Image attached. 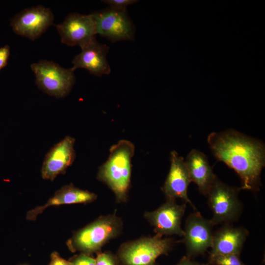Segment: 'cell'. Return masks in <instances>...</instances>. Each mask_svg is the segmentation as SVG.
<instances>
[{
    "label": "cell",
    "instance_id": "cell-19",
    "mask_svg": "<svg viewBox=\"0 0 265 265\" xmlns=\"http://www.w3.org/2000/svg\"><path fill=\"white\" fill-rule=\"evenodd\" d=\"M96 265H119V261L116 256L112 253L106 251L99 252L95 259Z\"/></svg>",
    "mask_w": 265,
    "mask_h": 265
},
{
    "label": "cell",
    "instance_id": "cell-5",
    "mask_svg": "<svg viewBox=\"0 0 265 265\" xmlns=\"http://www.w3.org/2000/svg\"><path fill=\"white\" fill-rule=\"evenodd\" d=\"M240 189V187L229 186L216 178L206 195L212 212L210 220L213 226L229 224L238 219L243 209L238 198Z\"/></svg>",
    "mask_w": 265,
    "mask_h": 265
},
{
    "label": "cell",
    "instance_id": "cell-20",
    "mask_svg": "<svg viewBox=\"0 0 265 265\" xmlns=\"http://www.w3.org/2000/svg\"><path fill=\"white\" fill-rule=\"evenodd\" d=\"M102 1L109 5V7L114 10L126 11L128 6L136 3V0H104Z\"/></svg>",
    "mask_w": 265,
    "mask_h": 265
},
{
    "label": "cell",
    "instance_id": "cell-18",
    "mask_svg": "<svg viewBox=\"0 0 265 265\" xmlns=\"http://www.w3.org/2000/svg\"><path fill=\"white\" fill-rule=\"evenodd\" d=\"M238 254L224 255H209L208 261L206 265H246Z\"/></svg>",
    "mask_w": 265,
    "mask_h": 265
},
{
    "label": "cell",
    "instance_id": "cell-16",
    "mask_svg": "<svg viewBox=\"0 0 265 265\" xmlns=\"http://www.w3.org/2000/svg\"><path fill=\"white\" fill-rule=\"evenodd\" d=\"M97 197L96 194L80 189L72 184L65 185L57 190L45 205L29 211L26 213V218L29 220H35L37 216L48 207L65 204H87L93 202Z\"/></svg>",
    "mask_w": 265,
    "mask_h": 265
},
{
    "label": "cell",
    "instance_id": "cell-21",
    "mask_svg": "<svg viewBox=\"0 0 265 265\" xmlns=\"http://www.w3.org/2000/svg\"><path fill=\"white\" fill-rule=\"evenodd\" d=\"M69 261L72 265H96L95 259L82 253L73 257Z\"/></svg>",
    "mask_w": 265,
    "mask_h": 265
},
{
    "label": "cell",
    "instance_id": "cell-1",
    "mask_svg": "<svg viewBox=\"0 0 265 265\" xmlns=\"http://www.w3.org/2000/svg\"><path fill=\"white\" fill-rule=\"evenodd\" d=\"M207 141L215 158L238 174L241 189L259 190L265 164V147L262 142L233 130L212 132Z\"/></svg>",
    "mask_w": 265,
    "mask_h": 265
},
{
    "label": "cell",
    "instance_id": "cell-8",
    "mask_svg": "<svg viewBox=\"0 0 265 265\" xmlns=\"http://www.w3.org/2000/svg\"><path fill=\"white\" fill-rule=\"evenodd\" d=\"M213 227L211 220L204 218L199 212L187 216L182 241L185 245L187 257L193 259L203 255L211 247Z\"/></svg>",
    "mask_w": 265,
    "mask_h": 265
},
{
    "label": "cell",
    "instance_id": "cell-25",
    "mask_svg": "<svg viewBox=\"0 0 265 265\" xmlns=\"http://www.w3.org/2000/svg\"><path fill=\"white\" fill-rule=\"evenodd\" d=\"M27 265L23 264V265Z\"/></svg>",
    "mask_w": 265,
    "mask_h": 265
},
{
    "label": "cell",
    "instance_id": "cell-17",
    "mask_svg": "<svg viewBox=\"0 0 265 265\" xmlns=\"http://www.w3.org/2000/svg\"><path fill=\"white\" fill-rule=\"evenodd\" d=\"M185 162L191 182L197 186L201 194L206 196L217 178L207 156L197 150L192 149L188 154Z\"/></svg>",
    "mask_w": 265,
    "mask_h": 265
},
{
    "label": "cell",
    "instance_id": "cell-3",
    "mask_svg": "<svg viewBox=\"0 0 265 265\" xmlns=\"http://www.w3.org/2000/svg\"><path fill=\"white\" fill-rule=\"evenodd\" d=\"M122 225L121 219L115 212L101 216L75 233L67 246L73 252L79 251L88 255L98 253L106 243L120 235Z\"/></svg>",
    "mask_w": 265,
    "mask_h": 265
},
{
    "label": "cell",
    "instance_id": "cell-13",
    "mask_svg": "<svg viewBox=\"0 0 265 265\" xmlns=\"http://www.w3.org/2000/svg\"><path fill=\"white\" fill-rule=\"evenodd\" d=\"M75 139L67 136L55 144L46 155L41 168L43 179L53 181L58 175L64 174L76 157Z\"/></svg>",
    "mask_w": 265,
    "mask_h": 265
},
{
    "label": "cell",
    "instance_id": "cell-24",
    "mask_svg": "<svg viewBox=\"0 0 265 265\" xmlns=\"http://www.w3.org/2000/svg\"><path fill=\"white\" fill-rule=\"evenodd\" d=\"M176 265H206V264L196 262L185 256Z\"/></svg>",
    "mask_w": 265,
    "mask_h": 265
},
{
    "label": "cell",
    "instance_id": "cell-23",
    "mask_svg": "<svg viewBox=\"0 0 265 265\" xmlns=\"http://www.w3.org/2000/svg\"><path fill=\"white\" fill-rule=\"evenodd\" d=\"M49 265H72V264L70 261L61 257L56 252H53L51 255V261Z\"/></svg>",
    "mask_w": 265,
    "mask_h": 265
},
{
    "label": "cell",
    "instance_id": "cell-9",
    "mask_svg": "<svg viewBox=\"0 0 265 265\" xmlns=\"http://www.w3.org/2000/svg\"><path fill=\"white\" fill-rule=\"evenodd\" d=\"M55 26L61 42L68 46H79L81 48L95 39L97 34L91 14L70 13Z\"/></svg>",
    "mask_w": 265,
    "mask_h": 265
},
{
    "label": "cell",
    "instance_id": "cell-4",
    "mask_svg": "<svg viewBox=\"0 0 265 265\" xmlns=\"http://www.w3.org/2000/svg\"><path fill=\"white\" fill-rule=\"evenodd\" d=\"M156 234L130 241L121 245L116 256L120 265H157V259L168 255L176 242Z\"/></svg>",
    "mask_w": 265,
    "mask_h": 265
},
{
    "label": "cell",
    "instance_id": "cell-11",
    "mask_svg": "<svg viewBox=\"0 0 265 265\" xmlns=\"http://www.w3.org/2000/svg\"><path fill=\"white\" fill-rule=\"evenodd\" d=\"M186 207V203L178 205L175 201L167 200L157 210L146 212L144 217L154 227L156 234L183 237L181 222Z\"/></svg>",
    "mask_w": 265,
    "mask_h": 265
},
{
    "label": "cell",
    "instance_id": "cell-7",
    "mask_svg": "<svg viewBox=\"0 0 265 265\" xmlns=\"http://www.w3.org/2000/svg\"><path fill=\"white\" fill-rule=\"evenodd\" d=\"M91 14L96 23L97 34L111 42L134 40L135 28L127 11L108 7Z\"/></svg>",
    "mask_w": 265,
    "mask_h": 265
},
{
    "label": "cell",
    "instance_id": "cell-10",
    "mask_svg": "<svg viewBox=\"0 0 265 265\" xmlns=\"http://www.w3.org/2000/svg\"><path fill=\"white\" fill-rule=\"evenodd\" d=\"M52 10L42 5L26 8L11 20L10 26L17 34L34 41L53 24Z\"/></svg>",
    "mask_w": 265,
    "mask_h": 265
},
{
    "label": "cell",
    "instance_id": "cell-15",
    "mask_svg": "<svg viewBox=\"0 0 265 265\" xmlns=\"http://www.w3.org/2000/svg\"><path fill=\"white\" fill-rule=\"evenodd\" d=\"M248 235L243 227L225 224L213 233L210 255H240Z\"/></svg>",
    "mask_w": 265,
    "mask_h": 265
},
{
    "label": "cell",
    "instance_id": "cell-12",
    "mask_svg": "<svg viewBox=\"0 0 265 265\" xmlns=\"http://www.w3.org/2000/svg\"><path fill=\"white\" fill-rule=\"evenodd\" d=\"M170 169L161 188L167 200L175 201L182 199L196 210L187 195L188 187L191 180L184 158L175 151L171 152Z\"/></svg>",
    "mask_w": 265,
    "mask_h": 265
},
{
    "label": "cell",
    "instance_id": "cell-22",
    "mask_svg": "<svg viewBox=\"0 0 265 265\" xmlns=\"http://www.w3.org/2000/svg\"><path fill=\"white\" fill-rule=\"evenodd\" d=\"M10 53V50L8 45L0 48V71L7 65Z\"/></svg>",
    "mask_w": 265,
    "mask_h": 265
},
{
    "label": "cell",
    "instance_id": "cell-2",
    "mask_svg": "<svg viewBox=\"0 0 265 265\" xmlns=\"http://www.w3.org/2000/svg\"><path fill=\"white\" fill-rule=\"evenodd\" d=\"M109 153L107 160L99 168L97 178L113 191L118 202H125L130 186L134 146L128 140H121L110 148Z\"/></svg>",
    "mask_w": 265,
    "mask_h": 265
},
{
    "label": "cell",
    "instance_id": "cell-14",
    "mask_svg": "<svg viewBox=\"0 0 265 265\" xmlns=\"http://www.w3.org/2000/svg\"><path fill=\"white\" fill-rule=\"evenodd\" d=\"M81 49L72 60L73 70L84 69L99 77L110 74L111 69L106 59L109 47L106 45L99 43L95 38Z\"/></svg>",
    "mask_w": 265,
    "mask_h": 265
},
{
    "label": "cell",
    "instance_id": "cell-6",
    "mask_svg": "<svg viewBox=\"0 0 265 265\" xmlns=\"http://www.w3.org/2000/svg\"><path fill=\"white\" fill-rule=\"evenodd\" d=\"M30 67L39 89L51 96L56 98L66 96L75 84L74 71L53 61L41 60L32 64Z\"/></svg>",
    "mask_w": 265,
    "mask_h": 265
}]
</instances>
